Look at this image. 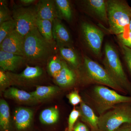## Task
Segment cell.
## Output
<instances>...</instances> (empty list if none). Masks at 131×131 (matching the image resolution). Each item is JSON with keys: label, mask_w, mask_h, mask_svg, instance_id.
Instances as JSON below:
<instances>
[{"label": "cell", "mask_w": 131, "mask_h": 131, "mask_svg": "<svg viewBox=\"0 0 131 131\" xmlns=\"http://www.w3.org/2000/svg\"><path fill=\"white\" fill-rule=\"evenodd\" d=\"M117 37L122 45L131 49V31L130 30L117 35Z\"/></svg>", "instance_id": "cell-29"}, {"label": "cell", "mask_w": 131, "mask_h": 131, "mask_svg": "<svg viewBox=\"0 0 131 131\" xmlns=\"http://www.w3.org/2000/svg\"><path fill=\"white\" fill-rule=\"evenodd\" d=\"M105 69L117 84L131 94V84L123 69L119 56L114 47L109 43L105 45Z\"/></svg>", "instance_id": "cell-5"}, {"label": "cell", "mask_w": 131, "mask_h": 131, "mask_svg": "<svg viewBox=\"0 0 131 131\" xmlns=\"http://www.w3.org/2000/svg\"><path fill=\"white\" fill-rule=\"evenodd\" d=\"M109 31L117 35L129 30L131 8L123 1H106Z\"/></svg>", "instance_id": "cell-3"}, {"label": "cell", "mask_w": 131, "mask_h": 131, "mask_svg": "<svg viewBox=\"0 0 131 131\" xmlns=\"http://www.w3.org/2000/svg\"><path fill=\"white\" fill-rule=\"evenodd\" d=\"M25 62L24 57L0 50L1 70L11 72L16 70Z\"/></svg>", "instance_id": "cell-14"}, {"label": "cell", "mask_w": 131, "mask_h": 131, "mask_svg": "<svg viewBox=\"0 0 131 131\" xmlns=\"http://www.w3.org/2000/svg\"><path fill=\"white\" fill-rule=\"evenodd\" d=\"M60 117L58 109L51 107L46 108L42 111L39 115L40 122L45 125H52L58 122Z\"/></svg>", "instance_id": "cell-21"}, {"label": "cell", "mask_w": 131, "mask_h": 131, "mask_svg": "<svg viewBox=\"0 0 131 131\" xmlns=\"http://www.w3.org/2000/svg\"><path fill=\"white\" fill-rule=\"evenodd\" d=\"M81 31L84 41L91 51L95 56H100L104 38L103 32L86 22L82 23Z\"/></svg>", "instance_id": "cell-8"}, {"label": "cell", "mask_w": 131, "mask_h": 131, "mask_svg": "<svg viewBox=\"0 0 131 131\" xmlns=\"http://www.w3.org/2000/svg\"><path fill=\"white\" fill-rule=\"evenodd\" d=\"M55 4L59 18L70 21L73 16L72 9L69 1L68 0H55Z\"/></svg>", "instance_id": "cell-24"}, {"label": "cell", "mask_w": 131, "mask_h": 131, "mask_svg": "<svg viewBox=\"0 0 131 131\" xmlns=\"http://www.w3.org/2000/svg\"><path fill=\"white\" fill-rule=\"evenodd\" d=\"M124 58L131 74V49L122 45Z\"/></svg>", "instance_id": "cell-32"}, {"label": "cell", "mask_w": 131, "mask_h": 131, "mask_svg": "<svg viewBox=\"0 0 131 131\" xmlns=\"http://www.w3.org/2000/svg\"><path fill=\"white\" fill-rule=\"evenodd\" d=\"M35 0H21L20 2L24 7H29L37 2Z\"/></svg>", "instance_id": "cell-35"}, {"label": "cell", "mask_w": 131, "mask_h": 131, "mask_svg": "<svg viewBox=\"0 0 131 131\" xmlns=\"http://www.w3.org/2000/svg\"><path fill=\"white\" fill-rule=\"evenodd\" d=\"M67 97L70 103L74 106L77 105L83 101L77 90L71 91L67 95Z\"/></svg>", "instance_id": "cell-30"}, {"label": "cell", "mask_w": 131, "mask_h": 131, "mask_svg": "<svg viewBox=\"0 0 131 131\" xmlns=\"http://www.w3.org/2000/svg\"><path fill=\"white\" fill-rule=\"evenodd\" d=\"M81 116V114L78 109L75 108L71 112L68 121V126L66 131H73L74 127L78 118Z\"/></svg>", "instance_id": "cell-28"}, {"label": "cell", "mask_w": 131, "mask_h": 131, "mask_svg": "<svg viewBox=\"0 0 131 131\" xmlns=\"http://www.w3.org/2000/svg\"><path fill=\"white\" fill-rule=\"evenodd\" d=\"M33 116V112L30 108H17L14 112L13 127L11 131H30Z\"/></svg>", "instance_id": "cell-11"}, {"label": "cell", "mask_w": 131, "mask_h": 131, "mask_svg": "<svg viewBox=\"0 0 131 131\" xmlns=\"http://www.w3.org/2000/svg\"><path fill=\"white\" fill-rule=\"evenodd\" d=\"M5 1H1L0 6V24L13 19L11 13Z\"/></svg>", "instance_id": "cell-27"}, {"label": "cell", "mask_w": 131, "mask_h": 131, "mask_svg": "<svg viewBox=\"0 0 131 131\" xmlns=\"http://www.w3.org/2000/svg\"><path fill=\"white\" fill-rule=\"evenodd\" d=\"M84 68L86 84L103 85L122 94H127L126 91L115 81L105 68L88 57L84 58Z\"/></svg>", "instance_id": "cell-4"}, {"label": "cell", "mask_w": 131, "mask_h": 131, "mask_svg": "<svg viewBox=\"0 0 131 131\" xmlns=\"http://www.w3.org/2000/svg\"><path fill=\"white\" fill-rule=\"evenodd\" d=\"M36 27L41 35L46 39L55 43L52 35V21L48 20L37 19Z\"/></svg>", "instance_id": "cell-22"}, {"label": "cell", "mask_w": 131, "mask_h": 131, "mask_svg": "<svg viewBox=\"0 0 131 131\" xmlns=\"http://www.w3.org/2000/svg\"><path fill=\"white\" fill-rule=\"evenodd\" d=\"M12 18L16 25L15 30L25 37L36 27L37 18L35 6L15 8L12 13Z\"/></svg>", "instance_id": "cell-7"}, {"label": "cell", "mask_w": 131, "mask_h": 131, "mask_svg": "<svg viewBox=\"0 0 131 131\" xmlns=\"http://www.w3.org/2000/svg\"><path fill=\"white\" fill-rule=\"evenodd\" d=\"M61 56L64 61L75 69L80 66L79 57L76 52L71 47H61L58 48Z\"/></svg>", "instance_id": "cell-23"}, {"label": "cell", "mask_w": 131, "mask_h": 131, "mask_svg": "<svg viewBox=\"0 0 131 131\" xmlns=\"http://www.w3.org/2000/svg\"><path fill=\"white\" fill-rule=\"evenodd\" d=\"M55 82L59 86L68 88L74 85L77 76L74 71L70 68L64 61L63 66L58 75L54 78Z\"/></svg>", "instance_id": "cell-17"}, {"label": "cell", "mask_w": 131, "mask_h": 131, "mask_svg": "<svg viewBox=\"0 0 131 131\" xmlns=\"http://www.w3.org/2000/svg\"><path fill=\"white\" fill-rule=\"evenodd\" d=\"M11 81L6 72L0 71V87L1 90H4L11 84Z\"/></svg>", "instance_id": "cell-31"}, {"label": "cell", "mask_w": 131, "mask_h": 131, "mask_svg": "<svg viewBox=\"0 0 131 131\" xmlns=\"http://www.w3.org/2000/svg\"><path fill=\"white\" fill-rule=\"evenodd\" d=\"M60 89L56 86H37L35 91L31 93L38 102L46 100L56 94Z\"/></svg>", "instance_id": "cell-19"}, {"label": "cell", "mask_w": 131, "mask_h": 131, "mask_svg": "<svg viewBox=\"0 0 131 131\" xmlns=\"http://www.w3.org/2000/svg\"><path fill=\"white\" fill-rule=\"evenodd\" d=\"M99 117V131H115L124 124H131V104L117 105Z\"/></svg>", "instance_id": "cell-6"}, {"label": "cell", "mask_w": 131, "mask_h": 131, "mask_svg": "<svg viewBox=\"0 0 131 131\" xmlns=\"http://www.w3.org/2000/svg\"><path fill=\"white\" fill-rule=\"evenodd\" d=\"M82 120L89 126L91 131H100L98 128L99 116L85 102L83 101L78 107Z\"/></svg>", "instance_id": "cell-15"}, {"label": "cell", "mask_w": 131, "mask_h": 131, "mask_svg": "<svg viewBox=\"0 0 131 131\" xmlns=\"http://www.w3.org/2000/svg\"><path fill=\"white\" fill-rule=\"evenodd\" d=\"M130 11H131V9H130Z\"/></svg>", "instance_id": "cell-37"}, {"label": "cell", "mask_w": 131, "mask_h": 131, "mask_svg": "<svg viewBox=\"0 0 131 131\" xmlns=\"http://www.w3.org/2000/svg\"><path fill=\"white\" fill-rule=\"evenodd\" d=\"M4 96L7 99L14 100L23 104L31 105L38 103L31 93H28L13 87L5 90Z\"/></svg>", "instance_id": "cell-16"}, {"label": "cell", "mask_w": 131, "mask_h": 131, "mask_svg": "<svg viewBox=\"0 0 131 131\" xmlns=\"http://www.w3.org/2000/svg\"><path fill=\"white\" fill-rule=\"evenodd\" d=\"M25 37L15 30L0 44V50L24 57Z\"/></svg>", "instance_id": "cell-10"}, {"label": "cell", "mask_w": 131, "mask_h": 131, "mask_svg": "<svg viewBox=\"0 0 131 131\" xmlns=\"http://www.w3.org/2000/svg\"><path fill=\"white\" fill-rule=\"evenodd\" d=\"M115 131H131V124H124Z\"/></svg>", "instance_id": "cell-34"}, {"label": "cell", "mask_w": 131, "mask_h": 131, "mask_svg": "<svg viewBox=\"0 0 131 131\" xmlns=\"http://www.w3.org/2000/svg\"><path fill=\"white\" fill-rule=\"evenodd\" d=\"M35 6L38 19L52 21L55 19H60L55 1L41 0L38 2Z\"/></svg>", "instance_id": "cell-13"}, {"label": "cell", "mask_w": 131, "mask_h": 131, "mask_svg": "<svg viewBox=\"0 0 131 131\" xmlns=\"http://www.w3.org/2000/svg\"><path fill=\"white\" fill-rule=\"evenodd\" d=\"M63 60L56 55L49 60L47 64V69L51 77L55 78L58 75L63 68Z\"/></svg>", "instance_id": "cell-25"}, {"label": "cell", "mask_w": 131, "mask_h": 131, "mask_svg": "<svg viewBox=\"0 0 131 131\" xmlns=\"http://www.w3.org/2000/svg\"><path fill=\"white\" fill-rule=\"evenodd\" d=\"M129 30H130L131 31V16L130 20V23H129Z\"/></svg>", "instance_id": "cell-36"}, {"label": "cell", "mask_w": 131, "mask_h": 131, "mask_svg": "<svg viewBox=\"0 0 131 131\" xmlns=\"http://www.w3.org/2000/svg\"><path fill=\"white\" fill-rule=\"evenodd\" d=\"M73 131H89V130L86 124L79 122L75 125Z\"/></svg>", "instance_id": "cell-33"}, {"label": "cell", "mask_w": 131, "mask_h": 131, "mask_svg": "<svg viewBox=\"0 0 131 131\" xmlns=\"http://www.w3.org/2000/svg\"><path fill=\"white\" fill-rule=\"evenodd\" d=\"M57 48L56 43L46 39L35 27L25 37L24 57L31 63H45L56 55Z\"/></svg>", "instance_id": "cell-1"}, {"label": "cell", "mask_w": 131, "mask_h": 131, "mask_svg": "<svg viewBox=\"0 0 131 131\" xmlns=\"http://www.w3.org/2000/svg\"><path fill=\"white\" fill-rule=\"evenodd\" d=\"M85 95L86 103L99 116L119 104H131V96L122 94L103 85H95Z\"/></svg>", "instance_id": "cell-2"}, {"label": "cell", "mask_w": 131, "mask_h": 131, "mask_svg": "<svg viewBox=\"0 0 131 131\" xmlns=\"http://www.w3.org/2000/svg\"><path fill=\"white\" fill-rule=\"evenodd\" d=\"M12 124L9 108L6 101H0V129L1 131H11Z\"/></svg>", "instance_id": "cell-20"}, {"label": "cell", "mask_w": 131, "mask_h": 131, "mask_svg": "<svg viewBox=\"0 0 131 131\" xmlns=\"http://www.w3.org/2000/svg\"><path fill=\"white\" fill-rule=\"evenodd\" d=\"M52 35L58 48L71 47L73 42L70 33L60 19H55L52 21Z\"/></svg>", "instance_id": "cell-12"}, {"label": "cell", "mask_w": 131, "mask_h": 131, "mask_svg": "<svg viewBox=\"0 0 131 131\" xmlns=\"http://www.w3.org/2000/svg\"><path fill=\"white\" fill-rule=\"evenodd\" d=\"M15 28L16 25L13 19L0 24V44Z\"/></svg>", "instance_id": "cell-26"}, {"label": "cell", "mask_w": 131, "mask_h": 131, "mask_svg": "<svg viewBox=\"0 0 131 131\" xmlns=\"http://www.w3.org/2000/svg\"><path fill=\"white\" fill-rule=\"evenodd\" d=\"M11 82L18 84L31 83L38 81L43 75V69L38 66H27L23 71L19 74L6 72Z\"/></svg>", "instance_id": "cell-9"}, {"label": "cell", "mask_w": 131, "mask_h": 131, "mask_svg": "<svg viewBox=\"0 0 131 131\" xmlns=\"http://www.w3.org/2000/svg\"><path fill=\"white\" fill-rule=\"evenodd\" d=\"M88 9L98 19L105 23H108L106 1L103 0L84 1Z\"/></svg>", "instance_id": "cell-18"}]
</instances>
